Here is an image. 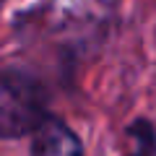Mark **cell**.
<instances>
[{
    "label": "cell",
    "mask_w": 156,
    "mask_h": 156,
    "mask_svg": "<svg viewBox=\"0 0 156 156\" xmlns=\"http://www.w3.org/2000/svg\"><path fill=\"white\" fill-rule=\"evenodd\" d=\"M130 133H133L135 143H138V148H135L133 156H156V133L146 120H138L130 128Z\"/></svg>",
    "instance_id": "3957f363"
},
{
    "label": "cell",
    "mask_w": 156,
    "mask_h": 156,
    "mask_svg": "<svg viewBox=\"0 0 156 156\" xmlns=\"http://www.w3.org/2000/svg\"><path fill=\"white\" fill-rule=\"evenodd\" d=\"M31 156H83V146L62 120L47 117L31 135Z\"/></svg>",
    "instance_id": "7a4b0ae2"
},
{
    "label": "cell",
    "mask_w": 156,
    "mask_h": 156,
    "mask_svg": "<svg viewBox=\"0 0 156 156\" xmlns=\"http://www.w3.org/2000/svg\"><path fill=\"white\" fill-rule=\"evenodd\" d=\"M47 117V94L37 78L0 70V138L34 135Z\"/></svg>",
    "instance_id": "6da1fadb"
}]
</instances>
